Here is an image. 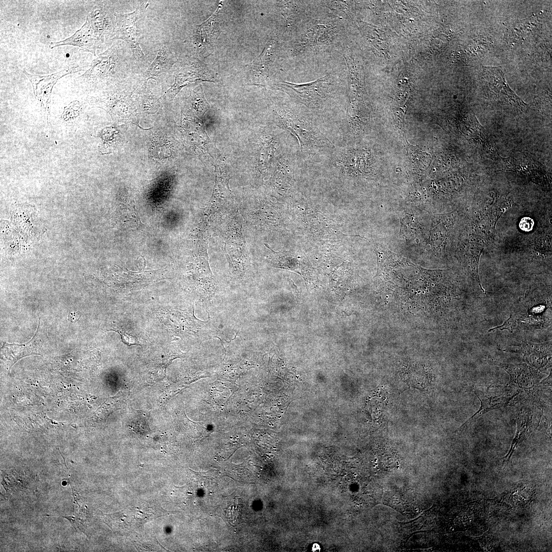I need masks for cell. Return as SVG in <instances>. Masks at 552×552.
<instances>
[{
    "label": "cell",
    "mask_w": 552,
    "mask_h": 552,
    "mask_svg": "<svg viewBox=\"0 0 552 552\" xmlns=\"http://www.w3.org/2000/svg\"><path fill=\"white\" fill-rule=\"evenodd\" d=\"M380 281L385 300L418 312H444L456 301L457 287L446 270H426L398 256L380 253Z\"/></svg>",
    "instance_id": "obj_1"
},
{
    "label": "cell",
    "mask_w": 552,
    "mask_h": 552,
    "mask_svg": "<svg viewBox=\"0 0 552 552\" xmlns=\"http://www.w3.org/2000/svg\"><path fill=\"white\" fill-rule=\"evenodd\" d=\"M511 206V200L505 198L493 197L471 208L464 219L458 243L460 261L466 273L484 293L478 272L480 258L494 238L498 220Z\"/></svg>",
    "instance_id": "obj_2"
},
{
    "label": "cell",
    "mask_w": 552,
    "mask_h": 552,
    "mask_svg": "<svg viewBox=\"0 0 552 552\" xmlns=\"http://www.w3.org/2000/svg\"><path fill=\"white\" fill-rule=\"evenodd\" d=\"M275 117L279 125L295 139L305 157H325L335 148L319 127L315 114L306 107L280 108Z\"/></svg>",
    "instance_id": "obj_3"
},
{
    "label": "cell",
    "mask_w": 552,
    "mask_h": 552,
    "mask_svg": "<svg viewBox=\"0 0 552 552\" xmlns=\"http://www.w3.org/2000/svg\"><path fill=\"white\" fill-rule=\"evenodd\" d=\"M339 22L333 17L311 20L295 41L292 53L295 56L303 55L331 47L339 38Z\"/></svg>",
    "instance_id": "obj_4"
},
{
    "label": "cell",
    "mask_w": 552,
    "mask_h": 552,
    "mask_svg": "<svg viewBox=\"0 0 552 552\" xmlns=\"http://www.w3.org/2000/svg\"><path fill=\"white\" fill-rule=\"evenodd\" d=\"M281 87L310 111L323 110L331 104L337 94V85L331 74L302 84L283 81Z\"/></svg>",
    "instance_id": "obj_5"
},
{
    "label": "cell",
    "mask_w": 552,
    "mask_h": 552,
    "mask_svg": "<svg viewBox=\"0 0 552 552\" xmlns=\"http://www.w3.org/2000/svg\"><path fill=\"white\" fill-rule=\"evenodd\" d=\"M82 70L79 65L70 64L60 71L47 75L24 73L32 83L35 98L38 101L41 111L48 122L50 112L51 96L53 86L62 77Z\"/></svg>",
    "instance_id": "obj_6"
},
{
    "label": "cell",
    "mask_w": 552,
    "mask_h": 552,
    "mask_svg": "<svg viewBox=\"0 0 552 552\" xmlns=\"http://www.w3.org/2000/svg\"><path fill=\"white\" fill-rule=\"evenodd\" d=\"M172 326L181 336L199 338L200 340L217 337L219 330L211 322L195 317L194 309L190 312L174 311L170 312Z\"/></svg>",
    "instance_id": "obj_7"
},
{
    "label": "cell",
    "mask_w": 552,
    "mask_h": 552,
    "mask_svg": "<svg viewBox=\"0 0 552 552\" xmlns=\"http://www.w3.org/2000/svg\"><path fill=\"white\" fill-rule=\"evenodd\" d=\"M113 47L108 49L94 59L89 68L76 78L81 85H95L112 80L117 67V55Z\"/></svg>",
    "instance_id": "obj_8"
},
{
    "label": "cell",
    "mask_w": 552,
    "mask_h": 552,
    "mask_svg": "<svg viewBox=\"0 0 552 552\" xmlns=\"http://www.w3.org/2000/svg\"><path fill=\"white\" fill-rule=\"evenodd\" d=\"M34 336L29 342L21 344L5 342L1 348L2 358L8 369L19 359L31 355H40V351L48 338L46 330L40 319Z\"/></svg>",
    "instance_id": "obj_9"
},
{
    "label": "cell",
    "mask_w": 552,
    "mask_h": 552,
    "mask_svg": "<svg viewBox=\"0 0 552 552\" xmlns=\"http://www.w3.org/2000/svg\"><path fill=\"white\" fill-rule=\"evenodd\" d=\"M114 28L111 39H120L126 41L135 59H142L144 54L137 41L136 22L139 17L137 10L122 14H115Z\"/></svg>",
    "instance_id": "obj_10"
},
{
    "label": "cell",
    "mask_w": 552,
    "mask_h": 552,
    "mask_svg": "<svg viewBox=\"0 0 552 552\" xmlns=\"http://www.w3.org/2000/svg\"><path fill=\"white\" fill-rule=\"evenodd\" d=\"M174 82L166 91L169 99L173 100L181 89L192 83L202 81L215 82L214 79L203 64L193 61L183 64L174 75Z\"/></svg>",
    "instance_id": "obj_11"
},
{
    "label": "cell",
    "mask_w": 552,
    "mask_h": 552,
    "mask_svg": "<svg viewBox=\"0 0 552 552\" xmlns=\"http://www.w3.org/2000/svg\"><path fill=\"white\" fill-rule=\"evenodd\" d=\"M504 351L521 355L525 363L539 373L551 366V341L540 343L522 341L514 349H507Z\"/></svg>",
    "instance_id": "obj_12"
},
{
    "label": "cell",
    "mask_w": 552,
    "mask_h": 552,
    "mask_svg": "<svg viewBox=\"0 0 552 552\" xmlns=\"http://www.w3.org/2000/svg\"><path fill=\"white\" fill-rule=\"evenodd\" d=\"M104 41L105 39L86 19L84 24L73 35L64 40L52 42L50 47L53 48L60 45H72L95 55L96 50L101 48Z\"/></svg>",
    "instance_id": "obj_13"
},
{
    "label": "cell",
    "mask_w": 552,
    "mask_h": 552,
    "mask_svg": "<svg viewBox=\"0 0 552 552\" xmlns=\"http://www.w3.org/2000/svg\"><path fill=\"white\" fill-rule=\"evenodd\" d=\"M483 71L490 88L498 98L517 106L526 105L510 88L500 67L483 66Z\"/></svg>",
    "instance_id": "obj_14"
},
{
    "label": "cell",
    "mask_w": 552,
    "mask_h": 552,
    "mask_svg": "<svg viewBox=\"0 0 552 552\" xmlns=\"http://www.w3.org/2000/svg\"><path fill=\"white\" fill-rule=\"evenodd\" d=\"M492 362L504 370L510 376V383L527 391L535 386L539 373L526 363L511 364L492 359Z\"/></svg>",
    "instance_id": "obj_15"
},
{
    "label": "cell",
    "mask_w": 552,
    "mask_h": 552,
    "mask_svg": "<svg viewBox=\"0 0 552 552\" xmlns=\"http://www.w3.org/2000/svg\"><path fill=\"white\" fill-rule=\"evenodd\" d=\"M474 392L480 401V407L478 410L462 425V427H466L471 421L478 418L487 412L508 405L513 398L519 394V392H517L514 395L513 394L509 395V394L484 393L477 389H475Z\"/></svg>",
    "instance_id": "obj_16"
},
{
    "label": "cell",
    "mask_w": 552,
    "mask_h": 552,
    "mask_svg": "<svg viewBox=\"0 0 552 552\" xmlns=\"http://www.w3.org/2000/svg\"><path fill=\"white\" fill-rule=\"evenodd\" d=\"M221 7L222 3H220L213 15L206 21L197 26L195 38L198 48L208 49L216 42L220 34L218 18Z\"/></svg>",
    "instance_id": "obj_17"
},
{
    "label": "cell",
    "mask_w": 552,
    "mask_h": 552,
    "mask_svg": "<svg viewBox=\"0 0 552 552\" xmlns=\"http://www.w3.org/2000/svg\"><path fill=\"white\" fill-rule=\"evenodd\" d=\"M175 62L166 43L162 44L156 58L145 72V84L150 79L158 80L170 69Z\"/></svg>",
    "instance_id": "obj_18"
},
{
    "label": "cell",
    "mask_w": 552,
    "mask_h": 552,
    "mask_svg": "<svg viewBox=\"0 0 552 552\" xmlns=\"http://www.w3.org/2000/svg\"><path fill=\"white\" fill-rule=\"evenodd\" d=\"M216 181L211 198V203H219L226 201L229 196L228 186L229 174L225 164L216 160L215 162Z\"/></svg>",
    "instance_id": "obj_19"
},
{
    "label": "cell",
    "mask_w": 552,
    "mask_h": 552,
    "mask_svg": "<svg viewBox=\"0 0 552 552\" xmlns=\"http://www.w3.org/2000/svg\"><path fill=\"white\" fill-rule=\"evenodd\" d=\"M278 145L274 135L266 133L262 136L258 154V167L261 171H265L271 167Z\"/></svg>",
    "instance_id": "obj_20"
},
{
    "label": "cell",
    "mask_w": 552,
    "mask_h": 552,
    "mask_svg": "<svg viewBox=\"0 0 552 552\" xmlns=\"http://www.w3.org/2000/svg\"><path fill=\"white\" fill-rule=\"evenodd\" d=\"M533 416L530 412H520L517 418V430L509 453L503 462H509L517 445L526 438L534 428Z\"/></svg>",
    "instance_id": "obj_21"
},
{
    "label": "cell",
    "mask_w": 552,
    "mask_h": 552,
    "mask_svg": "<svg viewBox=\"0 0 552 552\" xmlns=\"http://www.w3.org/2000/svg\"><path fill=\"white\" fill-rule=\"evenodd\" d=\"M120 205L116 213V217L120 225L134 227L138 226L140 219L135 209L134 201L125 193L123 200L119 202Z\"/></svg>",
    "instance_id": "obj_22"
},
{
    "label": "cell",
    "mask_w": 552,
    "mask_h": 552,
    "mask_svg": "<svg viewBox=\"0 0 552 552\" xmlns=\"http://www.w3.org/2000/svg\"><path fill=\"white\" fill-rule=\"evenodd\" d=\"M304 1H282L280 11L285 17L287 27L292 28L298 22L305 13L307 3Z\"/></svg>",
    "instance_id": "obj_23"
},
{
    "label": "cell",
    "mask_w": 552,
    "mask_h": 552,
    "mask_svg": "<svg viewBox=\"0 0 552 552\" xmlns=\"http://www.w3.org/2000/svg\"><path fill=\"white\" fill-rule=\"evenodd\" d=\"M278 49L277 42L273 39H268L260 54L255 59L252 64L259 68L260 70L265 71L267 68L274 62Z\"/></svg>",
    "instance_id": "obj_24"
},
{
    "label": "cell",
    "mask_w": 552,
    "mask_h": 552,
    "mask_svg": "<svg viewBox=\"0 0 552 552\" xmlns=\"http://www.w3.org/2000/svg\"><path fill=\"white\" fill-rule=\"evenodd\" d=\"M190 108L193 115L202 118L210 109L201 84L198 85L191 93L189 98Z\"/></svg>",
    "instance_id": "obj_25"
},
{
    "label": "cell",
    "mask_w": 552,
    "mask_h": 552,
    "mask_svg": "<svg viewBox=\"0 0 552 552\" xmlns=\"http://www.w3.org/2000/svg\"><path fill=\"white\" fill-rule=\"evenodd\" d=\"M82 111V106L78 101H74L64 107L61 116L65 122H68L79 117Z\"/></svg>",
    "instance_id": "obj_26"
},
{
    "label": "cell",
    "mask_w": 552,
    "mask_h": 552,
    "mask_svg": "<svg viewBox=\"0 0 552 552\" xmlns=\"http://www.w3.org/2000/svg\"><path fill=\"white\" fill-rule=\"evenodd\" d=\"M110 328L109 330L114 331L120 335L122 341L128 346H141L137 337L131 334L129 331L116 325H112Z\"/></svg>",
    "instance_id": "obj_27"
},
{
    "label": "cell",
    "mask_w": 552,
    "mask_h": 552,
    "mask_svg": "<svg viewBox=\"0 0 552 552\" xmlns=\"http://www.w3.org/2000/svg\"><path fill=\"white\" fill-rule=\"evenodd\" d=\"M80 317L79 312H71L68 315V320L72 323H75Z\"/></svg>",
    "instance_id": "obj_28"
},
{
    "label": "cell",
    "mask_w": 552,
    "mask_h": 552,
    "mask_svg": "<svg viewBox=\"0 0 552 552\" xmlns=\"http://www.w3.org/2000/svg\"><path fill=\"white\" fill-rule=\"evenodd\" d=\"M319 549H320L319 546L317 544H314L313 545V546H312V550L313 551H317V550H319Z\"/></svg>",
    "instance_id": "obj_29"
}]
</instances>
